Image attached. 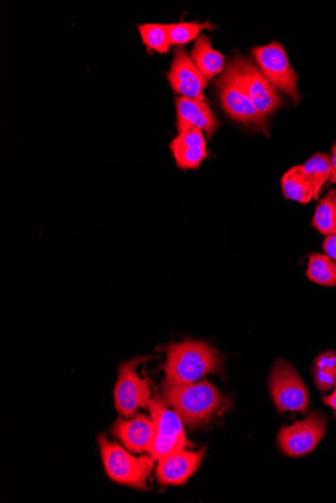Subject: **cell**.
<instances>
[{"instance_id":"7","label":"cell","mask_w":336,"mask_h":503,"mask_svg":"<svg viewBox=\"0 0 336 503\" xmlns=\"http://www.w3.org/2000/svg\"><path fill=\"white\" fill-rule=\"evenodd\" d=\"M270 391L280 412L306 413L309 408V393L297 370L284 361H278L270 376Z\"/></svg>"},{"instance_id":"18","label":"cell","mask_w":336,"mask_h":503,"mask_svg":"<svg viewBox=\"0 0 336 503\" xmlns=\"http://www.w3.org/2000/svg\"><path fill=\"white\" fill-rule=\"evenodd\" d=\"M306 277L311 282L323 286H336V263L326 254L310 255Z\"/></svg>"},{"instance_id":"12","label":"cell","mask_w":336,"mask_h":503,"mask_svg":"<svg viewBox=\"0 0 336 503\" xmlns=\"http://www.w3.org/2000/svg\"><path fill=\"white\" fill-rule=\"evenodd\" d=\"M204 449L187 451L185 448L159 460L158 481L162 485H182L199 469Z\"/></svg>"},{"instance_id":"1","label":"cell","mask_w":336,"mask_h":503,"mask_svg":"<svg viewBox=\"0 0 336 503\" xmlns=\"http://www.w3.org/2000/svg\"><path fill=\"white\" fill-rule=\"evenodd\" d=\"M162 398L191 427L207 423L227 406L226 398L210 382L174 384L166 381Z\"/></svg>"},{"instance_id":"17","label":"cell","mask_w":336,"mask_h":503,"mask_svg":"<svg viewBox=\"0 0 336 503\" xmlns=\"http://www.w3.org/2000/svg\"><path fill=\"white\" fill-rule=\"evenodd\" d=\"M303 172L306 175L314 192V200H317L322 189L332 177L331 156L325 153H317L303 165Z\"/></svg>"},{"instance_id":"25","label":"cell","mask_w":336,"mask_h":503,"mask_svg":"<svg viewBox=\"0 0 336 503\" xmlns=\"http://www.w3.org/2000/svg\"><path fill=\"white\" fill-rule=\"evenodd\" d=\"M323 250L336 263V234L326 236L323 244Z\"/></svg>"},{"instance_id":"21","label":"cell","mask_w":336,"mask_h":503,"mask_svg":"<svg viewBox=\"0 0 336 503\" xmlns=\"http://www.w3.org/2000/svg\"><path fill=\"white\" fill-rule=\"evenodd\" d=\"M170 150L177 165L182 170H195L208 158L207 148H194L179 144L174 140Z\"/></svg>"},{"instance_id":"28","label":"cell","mask_w":336,"mask_h":503,"mask_svg":"<svg viewBox=\"0 0 336 503\" xmlns=\"http://www.w3.org/2000/svg\"><path fill=\"white\" fill-rule=\"evenodd\" d=\"M335 389H336V383H335Z\"/></svg>"},{"instance_id":"5","label":"cell","mask_w":336,"mask_h":503,"mask_svg":"<svg viewBox=\"0 0 336 503\" xmlns=\"http://www.w3.org/2000/svg\"><path fill=\"white\" fill-rule=\"evenodd\" d=\"M220 105L228 116L245 126L267 132L266 118L257 111L244 90L231 64H228L218 81Z\"/></svg>"},{"instance_id":"4","label":"cell","mask_w":336,"mask_h":503,"mask_svg":"<svg viewBox=\"0 0 336 503\" xmlns=\"http://www.w3.org/2000/svg\"><path fill=\"white\" fill-rule=\"evenodd\" d=\"M262 75L277 92L289 96L295 105L300 101L297 72L294 71L285 48L277 41L252 49Z\"/></svg>"},{"instance_id":"15","label":"cell","mask_w":336,"mask_h":503,"mask_svg":"<svg viewBox=\"0 0 336 503\" xmlns=\"http://www.w3.org/2000/svg\"><path fill=\"white\" fill-rule=\"evenodd\" d=\"M192 60L208 81L215 78L225 70V56L211 47V38L200 35L194 40L191 52Z\"/></svg>"},{"instance_id":"8","label":"cell","mask_w":336,"mask_h":503,"mask_svg":"<svg viewBox=\"0 0 336 503\" xmlns=\"http://www.w3.org/2000/svg\"><path fill=\"white\" fill-rule=\"evenodd\" d=\"M149 358H137L123 364L119 369L118 381L115 387V406L123 416H134L139 408L149 407L151 401L150 380L142 379L136 372L141 362Z\"/></svg>"},{"instance_id":"9","label":"cell","mask_w":336,"mask_h":503,"mask_svg":"<svg viewBox=\"0 0 336 503\" xmlns=\"http://www.w3.org/2000/svg\"><path fill=\"white\" fill-rule=\"evenodd\" d=\"M326 418L321 412H313L302 422L284 426L278 435V442L284 455L300 457L313 452L326 431Z\"/></svg>"},{"instance_id":"13","label":"cell","mask_w":336,"mask_h":503,"mask_svg":"<svg viewBox=\"0 0 336 503\" xmlns=\"http://www.w3.org/2000/svg\"><path fill=\"white\" fill-rule=\"evenodd\" d=\"M113 434L134 453H150L155 437V423L151 417L137 414L134 419H118Z\"/></svg>"},{"instance_id":"14","label":"cell","mask_w":336,"mask_h":503,"mask_svg":"<svg viewBox=\"0 0 336 503\" xmlns=\"http://www.w3.org/2000/svg\"><path fill=\"white\" fill-rule=\"evenodd\" d=\"M177 131L196 128L209 137L214 135L220 126L219 120L206 101L178 97L176 101Z\"/></svg>"},{"instance_id":"16","label":"cell","mask_w":336,"mask_h":503,"mask_svg":"<svg viewBox=\"0 0 336 503\" xmlns=\"http://www.w3.org/2000/svg\"><path fill=\"white\" fill-rule=\"evenodd\" d=\"M281 186L286 200L307 204L314 198L313 185L303 172L301 165L285 173L281 179Z\"/></svg>"},{"instance_id":"19","label":"cell","mask_w":336,"mask_h":503,"mask_svg":"<svg viewBox=\"0 0 336 503\" xmlns=\"http://www.w3.org/2000/svg\"><path fill=\"white\" fill-rule=\"evenodd\" d=\"M311 226L321 234H336V191H332L318 204Z\"/></svg>"},{"instance_id":"3","label":"cell","mask_w":336,"mask_h":503,"mask_svg":"<svg viewBox=\"0 0 336 503\" xmlns=\"http://www.w3.org/2000/svg\"><path fill=\"white\" fill-rule=\"evenodd\" d=\"M106 473L115 482L145 490L147 480L152 472L155 458L152 456L135 457L119 445L111 443L105 435L98 437Z\"/></svg>"},{"instance_id":"24","label":"cell","mask_w":336,"mask_h":503,"mask_svg":"<svg viewBox=\"0 0 336 503\" xmlns=\"http://www.w3.org/2000/svg\"><path fill=\"white\" fill-rule=\"evenodd\" d=\"M314 367L327 372L336 373V353L333 351L324 352L315 359Z\"/></svg>"},{"instance_id":"26","label":"cell","mask_w":336,"mask_h":503,"mask_svg":"<svg viewBox=\"0 0 336 503\" xmlns=\"http://www.w3.org/2000/svg\"><path fill=\"white\" fill-rule=\"evenodd\" d=\"M332 177L330 183L332 184H336V143L332 148Z\"/></svg>"},{"instance_id":"10","label":"cell","mask_w":336,"mask_h":503,"mask_svg":"<svg viewBox=\"0 0 336 503\" xmlns=\"http://www.w3.org/2000/svg\"><path fill=\"white\" fill-rule=\"evenodd\" d=\"M229 64H232L246 93L262 116L267 118L280 108L281 98L262 75L256 65L241 56L236 57Z\"/></svg>"},{"instance_id":"22","label":"cell","mask_w":336,"mask_h":503,"mask_svg":"<svg viewBox=\"0 0 336 503\" xmlns=\"http://www.w3.org/2000/svg\"><path fill=\"white\" fill-rule=\"evenodd\" d=\"M210 21H185L168 24V31L171 45L183 46L195 40L203 30H211Z\"/></svg>"},{"instance_id":"23","label":"cell","mask_w":336,"mask_h":503,"mask_svg":"<svg viewBox=\"0 0 336 503\" xmlns=\"http://www.w3.org/2000/svg\"><path fill=\"white\" fill-rule=\"evenodd\" d=\"M315 384L319 390L323 392H327L335 387L336 383V373L327 372L321 369L314 367V369Z\"/></svg>"},{"instance_id":"6","label":"cell","mask_w":336,"mask_h":503,"mask_svg":"<svg viewBox=\"0 0 336 503\" xmlns=\"http://www.w3.org/2000/svg\"><path fill=\"white\" fill-rule=\"evenodd\" d=\"M149 408L155 423V437L150 455L160 460L177 450L190 447L183 420L159 397L151 399Z\"/></svg>"},{"instance_id":"27","label":"cell","mask_w":336,"mask_h":503,"mask_svg":"<svg viewBox=\"0 0 336 503\" xmlns=\"http://www.w3.org/2000/svg\"><path fill=\"white\" fill-rule=\"evenodd\" d=\"M323 402L327 406L332 407L336 413V389L332 395L326 396V397L323 398Z\"/></svg>"},{"instance_id":"2","label":"cell","mask_w":336,"mask_h":503,"mask_svg":"<svg viewBox=\"0 0 336 503\" xmlns=\"http://www.w3.org/2000/svg\"><path fill=\"white\" fill-rule=\"evenodd\" d=\"M220 366V354L207 343L187 340L171 344L167 348L166 381L195 383L208 374L219 372Z\"/></svg>"},{"instance_id":"11","label":"cell","mask_w":336,"mask_h":503,"mask_svg":"<svg viewBox=\"0 0 336 503\" xmlns=\"http://www.w3.org/2000/svg\"><path fill=\"white\" fill-rule=\"evenodd\" d=\"M168 80L172 90L180 97L202 101L206 98L203 92L208 80L202 76L192 57L182 47L176 49Z\"/></svg>"},{"instance_id":"20","label":"cell","mask_w":336,"mask_h":503,"mask_svg":"<svg viewBox=\"0 0 336 503\" xmlns=\"http://www.w3.org/2000/svg\"><path fill=\"white\" fill-rule=\"evenodd\" d=\"M144 45L150 49L159 54H166L171 46L168 24L144 23L138 26Z\"/></svg>"}]
</instances>
